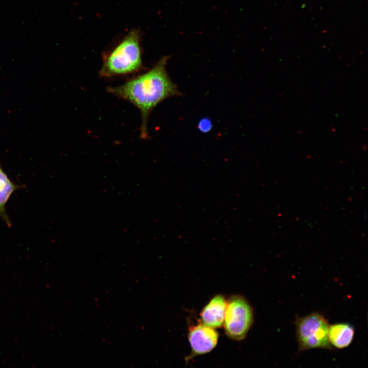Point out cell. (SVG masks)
<instances>
[{
  "instance_id": "obj_1",
  "label": "cell",
  "mask_w": 368,
  "mask_h": 368,
  "mask_svg": "<svg viewBox=\"0 0 368 368\" xmlns=\"http://www.w3.org/2000/svg\"><path fill=\"white\" fill-rule=\"evenodd\" d=\"M169 58V56L162 57L152 68L131 77L121 85L106 87L109 93L130 102L140 110L141 139L150 137L147 124L153 109L168 98L181 95L166 70Z\"/></svg>"
},
{
  "instance_id": "obj_2",
  "label": "cell",
  "mask_w": 368,
  "mask_h": 368,
  "mask_svg": "<svg viewBox=\"0 0 368 368\" xmlns=\"http://www.w3.org/2000/svg\"><path fill=\"white\" fill-rule=\"evenodd\" d=\"M143 69L141 33L132 29L109 51L104 53L99 71L101 78L126 76Z\"/></svg>"
},
{
  "instance_id": "obj_3",
  "label": "cell",
  "mask_w": 368,
  "mask_h": 368,
  "mask_svg": "<svg viewBox=\"0 0 368 368\" xmlns=\"http://www.w3.org/2000/svg\"><path fill=\"white\" fill-rule=\"evenodd\" d=\"M295 323L300 351L316 348L332 349L328 337L330 325L322 315L313 313L297 318Z\"/></svg>"
},
{
  "instance_id": "obj_4",
  "label": "cell",
  "mask_w": 368,
  "mask_h": 368,
  "mask_svg": "<svg viewBox=\"0 0 368 368\" xmlns=\"http://www.w3.org/2000/svg\"><path fill=\"white\" fill-rule=\"evenodd\" d=\"M253 319L252 309L244 297L234 295L227 301L223 324L229 338L238 341L245 338Z\"/></svg>"
},
{
  "instance_id": "obj_5",
  "label": "cell",
  "mask_w": 368,
  "mask_h": 368,
  "mask_svg": "<svg viewBox=\"0 0 368 368\" xmlns=\"http://www.w3.org/2000/svg\"><path fill=\"white\" fill-rule=\"evenodd\" d=\"M219 335L214 328L201 323L191 327L189 330L188 339L191 348V353L186 359L211 352L216 346Z\"/></svg>"
},
{
  "instance_id": "obj_6",
  "label": "cell",
  "mask_w": 368,
  "mask_h": 368,
  "mask_svg": "<svg viewBox=\"0 0 368 368\" xmlns=\"http://www.w3.org/2000/svg\"><path fill=\"white\" fill-rule=\"evenodd\" d=\"M226 305L222 295L214 296L200 314L201 323L214 329L221 327L224 323Z\"/></svg>"
},
{
  "instance_id": "obj_7",
  "label": "cell",
  "mask_w": 368,
  "mask_h": 368,
  "mask_svg": "<svg viewBox=\"0 0 368 368\" xmlns=\"http://www.w3.org/2000/svg\"><path fill=\"white\" fill-rule=\"evenodd\" d=\"M354 336V328L347 323L329 326L328 337L331 345L337 349L348 347Z\"/></svg>"
},
{
  "instance_id": "obj_8",
  "label": "cell",
  "mask_w": 368,
  "mask_h": 368,
  "mask_svg": "<svg viewBox=\"0 0 368 368\" xmlns=\"http://www.w3.org/2000/svg\"><path fill=\"white\" fill-rule=\"evenodd\" d=\"M19 187L10 179L0 165V215L9 226L11 223L5 211V205L13 193Z\"/></svg>"
},
{
  "instance_id": "obj_9",
  "label": "cell",
  "mask_w": 368,
  "mask_h": 368,
  "mask_svg": "<svg viewBox=\"0 0 368 368\" xmlns=\"http://www.w3.org/2000/svg\"><path fill=\"white\" fill-rule=\"evenodd\" d=\"M212 122L208 118L201 119L198 125L199 130L204 133L209 131L212 129Z\"/></svg>"
}]
</instances>
